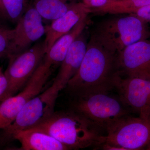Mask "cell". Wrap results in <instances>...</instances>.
I'll return each mask as SVG.
<instances>
[{"label":"cell","mask_w":150,"mask_h":150,"mask_svg":"<svg viewBox=\"0 0 150 150\" xmlns=\"http://www.w3.org/2000/svg\"><path fill=\"white\" fill-rule=\"evenodd\" d=\"M84 31L70 47L51 85L59 92L66 88L70 80L77 72L82 62L88 41Z\"/></svg>","instance_id":"cell-11"},{"label":"cell","mask_w":150,"mask_h":150,"mask_svg":"<svg viewBox=\"0 0 150 150\" xmlns=\"http://www.w3.org/2000/svg\"><path fill=\"white\" fill-rule=\"evenodd\" d=\"M8 82L3 69L0 67V102L2 101L3 97L7 88Z\"/></svg>","instance_id":"cell-21"},{"label":"cell","mask_w":150,"mask_h":150,"mask_svg":"<svg viewBox=\"0 0 150 150\" xmlns=\"http://www.w3.org/2000/svg\"><path fill=\"white\" fill-rule=\"evenodd\" d=\"M45 54L44 42L41 41L25 51L9 58L8 66L4 72L7 80V88L2 101L16 94L24 87Z\"/></svg>","instance_id":"cell-6"},{"label":"cell","mask_w":150,"mask_h":150,"mask_svg":"<svg viewBox=\"0 0 150 150\" xmlns=\"http://www.w3.org/2000/svg\"><path fill=\"white\" fill-rule=\"evenodd\" d=\"M117 1V0H112V1Z\"/></svg>","instance_id":"cell-23"},{"label":"cell","mask_w":150,"mask_h":150,"mask_svg":"<svg viewBox=\"0 0 150 150\" xmlns=\"http://www.w3.org/2000/svg\"><path fill=\"white\" fill-rule=\"evenodd\" d=\"M112 90L96 91L72 96L71 109L84 117L104 134L108 128L129 115L130 112L118 95L111 93Z\"/></svg>","instance_id":"cell-3"},{"label":"cell","mask_w":150,"mask_h":150,"mask_svg":"<svg viewBox=\"0 0 150 150\" xmlns=\"http://www.w3.org/2000/svg\"><path fill=\"white\" fill-rule=\"evenodd\" d=\"M129 14L134 15L146 22H150V4L134 11Z\"/></svg>","instance_id":"cell-19"},{"label":"cell","mask_w":150,"mask_h":150,"mask_svg":"<svg viewBox=\"0 0 150 150\" xmlns=\"http://www.w3.org/2000/svg\"><path fill=\"white\" fill-rule=\"evenodd\" d=\"M118 53L112 42L96 28L88 41L85 54L77 72L65 88L71 96L114 89L115 80L119 75Z\"/></svg>","instance_id":"cell-1"},{"label":"cell","mask_w":150,"mask_h":150,"mask_svg":"<svg viewBox=\"0 0 150 150\" xmlns=\"http://www.w3.org/2000/svg\"><path fill=\"white\" fill-rule=\"evenodd\" d=\"M148 23L129 14L108 19L97 28L112 42L119 53L129 45L150 38Z\"/></svg>","instance_id":"cell-7"},{"label":"cell","mask_w":150,"mask_h":150,"mask_svg":"<svg viewBox=\"0 0 150 150\" xmlns=\"http://www.w3.org/2000/svg\"><path fill=\"white\" fill-rule=\"evenodd\" d=\"M88 16L83 18L69 32L59 38L45 54V58L52 66L61 64L69 49L88 24Z\"/></svg>","instance_id":"cell-14"},{"label":"cell","mask_w":150,"mask_h":150,"mask_svg":"<svg viewBox=\"0 0 150 150\" xmlns=\"http://www.w3.org/2000/svg\"><path fill=\"white\" fill-rule=\"evenodd\" d=\"M96 148L103 150H150V116L130 115L118 120L106 129Z\"/></svg>","instance_id":"cell-4"},{"label":"cell","mask_w":150,"mask_h":150,"mask_svg":"<svg viewBox=\"0 0 150 150\" xmlns=\"http://www.w3.org/2000/svg\"><path fill=\"white\" fill-rule=\"evenodd\" d=\"M59 92L52 86L29 100L12 123L0 134V144L11 142L12 137L20 130L29 129L49 118L55 112Z\"/></svg>","instance_id":"cell-5"},{"label":"cell","mask_w":150,"mask_h":150,"mask_svg":"<svg viewBox=\"0 0 150 150\" xmlns=\"http://www.w3.org/2000/svg\"><path fill=\"white\" fill-rule=\"evenodd\" d=\"M30 128L51 135L69 150L80 149L92 146L96 148L100 138L103 135L87 119L71 108L55 111L45 121Z\"/></svg>","instance_id":"cell-2"},{"label":"cell","mask_w":150,"mask_h":150,"mask_svg":"<svg viewBox=\"0 0 150 150\" xmlns=\"http://www.w3.org/2000/svg\"><path fill=\"white\" fill-rule=\"evenodd\" d=\"M91 13V9L80 2L62 16L52 21L51 24L46 28V38L43 41L46 54L56 40L72 29L83 18Z\"/></svg>","instance_id":"cell-12"},{"label":"cell","mask_w":150,"mask_h":150,"mask_svg":"<svg viewBox=\"0 0 150 150\" xmlns=\"http://www.w3.org/2000/svg\"><path fill=\"white\" fill-rule=\"evenodd\" d=\"M150 4V0H117L112 1L92 13L112 14L132 13L138 9Z\"/></svg>","instance_id":"cell-16"},{"label":"cell","mask_w":150,"mask_h":150,"mask_svg":"<svg viewBox=\"0 0 150 150\" xmlns=\"http://www.w3.org/2000/svg\"><path fill=\"white\" fill-rule=\"evenodd\" d=\"M20 143L23 150H67V147L54 137L38 129L30 128L17 131L11 139Z\"/></svg>","instance_id":"cell-13"},{"label":"cell","mask_w":150,"mask_h":150,"mask_svg":"<svg viewBox=\"0 0 150 150\" xmlns=\"http://www.w3.org/2000/svg\"><path fill=\"white\" fill-rule=\"evenodd\" d=\"M43 19L52 21L62 16L82 0H31Z\"/></svg>","instance_id":"cell-15"},{"label":"cell","mask_w":150,"mask_h":150,"mask_svg":"<svg viewBox=\"0 0 150 150\" xmlns=\"http://www.w3.org/2000/svg\"><path fill=\"white\" fill-rule=\"evenodd\" d=\"M112 1V0H82V2L92 11L102 8Z\"/></svg>","instance_id":"cell-20"},{"label":"cell","mask_w":150,"mask_h":150,"mask_svg":"<svg viewBox=\"0 0 150 150\" xmlns=\"http://www.w3.org/2000/svg\"><path fill=\"white\" fill-rule=\"evenodd\" d=\"M118 72L121 76L150 79V40L138 41L118 53Z\"/></svg>","instance_id":"cell-9"},{"label":"cell","mask_w":150,"mask_h":150,"mask_svg":"<svg viewBox=\"0 0 150 150\" xmlns=\"http://www.w3.org/2000/svg\"><path fill=\"white\" fill-rule=\"evenodd\" d=\"M1 2H0V17H2V15H1Z\"/></svg>","instance_id":"cell-22"},{"label":"cell","mask_w":150,"mask_h":150,"mask_svg":"<svg viewBox=\"0 0 150 150\" xmlns=\"http://www.w3.org/2000/svg\"><path fill=\"white\" fill-rule=\"evenodd\" d=\"M149 30H150V27H149Z\"/></svg>","instance_id":"cell-24"},{"label":"cell","mask_w":150,"mask_h":150,"mask_svg":"<svg viewBox=\"0 0 150 150\" xmlns=\"http://www.w3.org/2000/svg\"><path fill=\"white\" fill-rule=\"evenodd\" d=\"M30 0H0L2 16L16 23L26 11Z\"/></svg>","instance_id":"cell-17"},{"label":"cell","mask_w":150,"mask_h":150,"mask_svg":"<svg viewBox=\"0 0 150 150\" xmlns=\"http://www.w3.org/2000/svg\"><path fill=\"white\" fill-rule=\"evenodd\" d=\"M114 89L131 111L139 117L150 116V79L134 77L121 76L115 80Z\"/></svg>","instance_id":"cell-8"},{"label":"cell","mask_w":150,"mask_h":150,"mask_svg":"<svg viewBox=\"0 0 150 150\" xmlns=\"http://www.w3.org/2000/svg\"><path fill=\"white\" fill-rule=\"evenodd\" d=\"M14 36V28L10 29L0 25V58L11 56Z\"/></svg>","instance_id":"cell-18"},{"label":"cell","mask_w":150,"mask_h":150,"mask_svg":"<svg viewBox=\"0 0 150 150\" xmlns=\"http://www.w3.org/2000/svg\"><path fill=\"white\" fill-rule=\"evenodd\" d=\"M43 19L32 3H30L14 28V36L10 57L27 50L45 34L46 28L43 25Z\"/></svg>","instance_id":"cell-10"}]
</instances>
